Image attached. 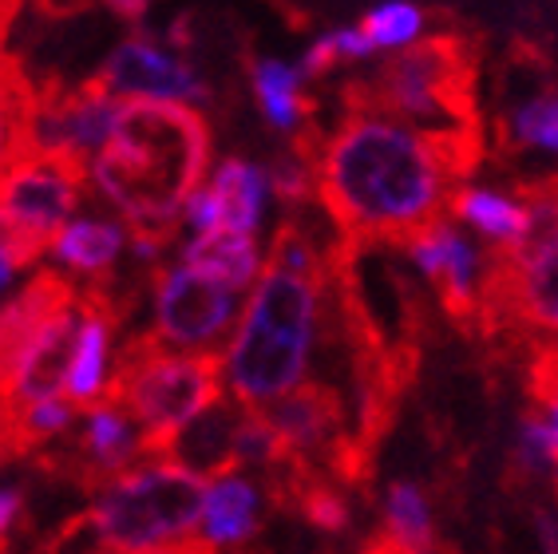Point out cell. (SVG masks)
<instances>
[{
	"label": "cell",
	"instance_id": "6da1fadb",
	"mask_svg": "<svg viewBox=\"0 0 558 554\" xmlns=\"http://www.w3.org/2000/svg\"><path fill=\"white\" fill-rule=\"evenodd\" d=\"M448 182L420 131L385 116L344 111L317 159V203L344 238L404 245L448 218Z\"/></svg>",
	"mask_w": 558,
	"mask_h": 554
},
{
	"label": "cell",
	"instance_id": "7a4b0ae2",
	"mask_svg": "<svg viewBox=\"0 0 558 554\" xmlns=\"http://www.w3.org/2000/svg\"><path fill=\"white\" fill-rule=\"evenodd\" d=\"M210 167V123L186 99L128 96L116 107L108 143L92 159L96 191L123 214L140 262L174 242L186 194Z\"/></svg>",
	"mask_w": 558,
	"mask_h": 554
},
{
	"label": "cell",
	"instance_id": "3957f363",
	"mask_svg": "<svg viewBox=\"0 0 558 554\" xmlns=\"http://www.w3.org/2000/svg\"><path fill=\"white\" fill-rule=\"evenodd\" d=\"M436 33L400 44L368 75H349L341 84V107L361 116H385L420 128H487L480 111V72L487 40L451 12L428 9Z\"/></svg>",
	"mask_w": 558,
	"mask_h": 554
},
{
	"label": "cell",
	"instance_id": "277c9868",
	"mask_svg": "<svg viewBox=\"0 0 558 554\" xmlns=\"http://www.w3.org/2000/svg\"><path fill=\"white\" fill-rule=\"evenodd\" d=\"M322 298L325 289L313 277L266 262L226 349V381L242 405H266L305 376L310 349L317 345Z\"/></svg>",
	"mask_w": 558,
	"mask_h": 554
},
{
	"label": "cell",
	"instance_id": "5b68a950",
	"mask_svg": "<svg viewBox=\"0 0 558 554\" xmlns=\"http://www.w3.org/2000/svg\"><path fill=\"white\" fill-rule=\"evenodd\" d=\"M550 333H558V226L531 242H487L472 337L492 361L519 364L526 345Z\"/></svg>",
	"mask_w": 558,
	"mask_h": 554
},
{
	"label": "cell",
	"instance_id": "8992f818",
	"mask_svg": "<svg viewBox=\"0 0 558 554\" xmlns=\"http://www.w3.org/2000/svg\"><path fill=\"white\" fill-rule=\"evenodd\" d=\"M226 352H171L159 333H135L119 345L111 376L96 405H116L140 424V439H155L186 424L226 393Z\"/></svg>",
	"mask_w": 558,
	"mask_h": 554
},
{
	"label": "cell",
	"instance_id": "52a82bcc",
	"mask_svg": "<svg viewBox=\"0 0 558 554\" xmlns=\"http://www.w3.org/2000/svg\"><path fill=\"white\" fill-rule=\"evenodd\" d=\"M206 480L179 463H140L96 491L104 551H215L203 534Z\"/></svg>",
	"mask_w": 558,
	"mask_h": 554
},
{
	"label": "cell",
	"instance_id": "ba28073f",
	"mask_svg": "<svg viewBox=\"0 0 558 554\" xmlns=\"http://www.w3.org/2000/svg\"><path fill=\"white\" fill-rule=\"evenodd\" d=\"M150 289H155V333L167 345L183 349H215L234 325V289L198 274L183 262L179 269L150 262Z\"/></svg>",
	"mask_w": 558,
	"mask_h": 554
},
{
	"label": "cell",
	"instance_id": "9c48e42d",
	"mask_svg": "<svg viewBox=\"0 0 558 554\" xmlns=\"http://www.w3.org/2000/svg\"><path fill=\"white\" fill-rule=\"evenodd\" d=\"M258 408L281 436V444H286V456L317 463V468H329L333 451L353 436L349 396L329 376L305 384L298 381L290 393L274 396V400H266Z\"/></svg>",
	"mask_w": 558,
	"mask_h": 554
},
{
	"label": "cell",
	"instance_id": "30bf717a",
	"mask_svg": "<svg viewBox=\"0 0 558 554\" xmlns=\"http://www.w3.org/2000/svg\"><path fill=\"white\" fill-rule=\"evenodd\" d=\"M242 424L246 405L234 393H222L167 436L140 439V463H179L203 480L234 475L242 471Z\"/></svg>",
	"mask_w": 558,
	"mask_h": 554
},
{
	"label": "cell",
	"instance_id": "8fae6325",
	"mask_svg": "<svg viewBox=\"0 0 558 554\" xmlns=\"http://www.w3.org/2000/svg\"><path fill=\"white\" fill-rule=\"evenodd\" d=\"M96 75L111 92H123V96H162L186 99V104H206L210 99V84L194 72L191 60L183 52H167L143 28H135L128 40L119 44Z\"/></svg>",
	"mask_w": 558,
	"mask_h": 554
},
{
	"label": "cell",
	"instance_id": "7c38bea8",
	"mask_svg": "<svg viewBox=\"0 0 558 554\" xmlns=\"http://www.w3.org/2000/svg\"><path fill=\"white\" fill-rule=\"evenodd\" d=\"M404 254L416 262V269L428 277L432 293L440 301L444 317L463 333L472 337L475 329V250L472 242L440 218L436 226H428L424 234H416Z\"/></svg>",
	"mask_w": 558,
	"mask_h": 554
},
{
	"label": "cell",
	"instance_id": "4fadbf2b",
	"mask_svg": "<svg viewBox=\"0 0 558 554\" xmlns=\"http://www.w3.org/2000/svg\"><path fill=\"white\" fill-rule=\"evenodd\" d=\"M75 301H80V286L72 277L60 269H36L33 281L9 305H0V400L12 393V384L24 369V357H28L44 325Z\"/></svg>",
	"mask_w": 558,
	"mask_h": 554
},
{
	"label": "cell",
	"instance_id": "5bb4252c",
	"mask_svg": "<svg viewBox=\"0 0 558 554\" xmlns=\"http://www.w3.org/2000/svg\"><path fill=\"white\" fill-rule=\"evenodd\" d=\"M80 321H84V310L75 301V305L60 310L44 325L40 337L28 349V357H24V369L16 376V384H12V393L4 396V405L16 408V405L44 400V396L64 393L68 369H72V357H75V341H80Z\"/></svg>",
	"mask_w": 558,
	"mask_h": 554
},
{
	"label": "cell",
	"instance_id": "9a60e30c",
	"mask_svg": "<svg viewBox=\"0 0 558 554\" xmlns=\"http://www.w3.org/2000/svg\"><path fill=\"white\" fill-rule=\"evenodd\" d=\"M440 534L432 519L428 491L412 480H397L385 495L380 527L365 539V551H436Z\"/></svg>",
	"mask_w": 558,
	"mask_h": 554
},
{
	"label": "cell",
	"instance_id": "2e32d148",
	"mask_svg": "<svg viewBox=\"0 0 558 554\" xmlns=\"http://www.w3.org/2000/svg\"><path fill=\"white\" fill-rule=\"evenodd\" d=\"M246 75L250 87H254V99H258L262 116H266L269 128L293 131L298 123H305L310 116H317V99L305 92V75L301 68L281 64V60H258V56H246Z\"/></svg>",
	"mask_w": 558,
	"mask_h": 554
},
{
	"label": "cell",
	"instance_id": "e0dca14e",
	"mask_svg": "<svg viewBox=\"0 0 558 554\" xmlns=\"http://www.w3.org/2000/svg\"><path fill=\"white\" fill-rule=\"evenodd\" d=\"M550 87H558V68L547 56V48L538 40L515 36L507 44L504 60H499V72H495V119H507L511 111H519Z\"/></svg>",
	"mask_w": 558,
	"mask_h": 554
},
{
	"label": "cell",
	"instance_id": "ac0fdd59",
	"mask_svg": "<svg viewBox=\"0 0 558 554\" xmlns=\"http://www.w3.org/2000/svg\"><path fill=\"white\" fill-rule=\"evenodd\" d=\"M183 262L191 269H198V274L230 286L234 293L238 289H246L262 269L254 234H246V230H226V226L203 230V234L183 250Z\"/></svg>",
	"mask_w": 558,
	"mask_h": 554
},
{
	"label": "cell",
	"instance_id": "d6986e66",
	"mask_svg": "<svg viewBox=\"0 0 558 554\" xmlns=\"http://www.w3.org/2000/svg\"><path fill=\"white\" fill-rule=\"evenodd\" d=\"M203 534L210 546H242L262 534V511H258V487L242 475H222L215 487L206 491L203 511Z\"/></svg>",
	"mask_w": 558,
	"mask_h": 554
},
{
	"label": "cell",
	"instance_id": "ffe728a7",
	"mask_svg": "<svg viewBox=\"0 0 558 554\" xmlns=\"http://www.w3.org/2000/svg\"><path fill=\"white\" fill-rule=\"evenodd\" d=\"M448 214L475 226L487 242H523L526 230H531V214H526V206L519 203L515 194L480 191V186H468V182L451 186Z\"/></svg>",
	"mask_w": 558,
	"mask_h": 554
},
{
	"label": "cell",
	"instance_id": "44dd1931",
	"mask_svg": "<svg viewBox=\"0 0 558 554\" xmlns=\"http://www.w3.org/2000/svg\"><path fill=\"white\" fill-rule=\"evenodd\" d=\"M123 245H128V226L123 222H111V218H80V222L60 226L52 250L68 269L96 277L116 269Z\"/></svg>",
	"mask_w": 558,
	"mask_h": 554
},
{
	"label": "cell",
	"instance_id": "7402d4cb",
	"mask_svg": "<svg viewBox=\"0 0 558 554\" xmlns=\"http://www.w3.org/2000/svg\"><path fill=\"white\" fill-rule=\"evenodd\" d=\"M210 191L218 198V226L226 230H246L254 234L262 222V206H266L269 174L258 171L246 159H226L215 171Z\"/></svg>",
	"mask_w": 558,
	"mask_h": 554
},
{
	"label": "cell",
	"instance_id": "603a6c76",
	"mask_svg": "<svg viewBox=\"0 0 558 554\" xmlns=\"http://www.w3.org/2000/svg\"><path fill=\"white\" fill-rule=\"evenodd\" d=\"M12 412V432H16V448H21V459L40 451L44 444H52L56 436H64L72 427L75 412L80 408L72 400H60V396H44V400H33V405H16Z\"/></svg>",
	"mask_w": 558,
	"mask_h": 554
},
{
	"label": "cell",
	"instance_id": "cb8c5ba5",
	"mask_svg": "<svg viewBox=\"0 0 558 554\" xmlns=\"http://www.w3.org/2000/svg\"><path fill=\"white\" fill-rule=\"evenodd\" d=\"M56 234H60L56 226H44V222H36V218H28V214L0 203V257H4L12 269L36 266V262L56 245Z\"/></svg>",
	"mask_w": 558,
	"mask_h": 554
},
{
	"label": "cell",
	"instance_id": "d4e9b609",
	"mask_svg": "<svg viewBox=\"0 0 558 554\" xmlns=\"http://www.w3.org/2000/svg\"><path fill=\"white\" fill-rule=\"evenodd\" d=\"M523 393L531 405L558 408V333L535 337L523 352Z\"/></svg>",
	"mask_w": 558,
	"mask_h": 554
},
{
	"label": "cell",
	"instance_id": "484cf974",
	"mask_svg": "<svg viewBox=\"0 0 558 554\" xmlns=\"http://www.w3.org/2000/svg\"><path fill=\"white\" fill-rule=\"evenodd\" d=\"M428 24V9H416L409 0H392V4H380L361 21V33L376 44V48H400L420 36V28Z\"/></svg>",
	"mask_w": 558,
	"mask_h": 554
},
{
	"label": "cell",
	"instance_id": "4316f807",
	"mask_svg": "<svg viewBox=\"0 0 558 554\" xmlns=\"http://www.w3.org/2000/svg\"><path fill=\"white\" fill-rule=\"evenodd\" d=\"M337 64H349V56L341 48V36H322V40H313V48L305 52L301 60V75L305 80H317V75H329L337 72Z\"/></svg>",
	"mask_w": 558,
	"mask_h": 554
},
{
	"label": "cell",
	"instance_id": "83f0119b",
	"mask_svg": "<svg viewBox=\"0 0 558 554\" xmlns=\"http://www.w3.org/2000/svg\"><path fill=\"white\" fill-rule=\"evenodd\" d=\"M24 522V491L0 487V551H9V531Z\"/></svg>",
	"mask_w": 558,
	"mask_h": 554
},
{
	"label": "cell",
	"instance_id": "f1b7e54d",
	"mask_svg": "<svg viewBox=\"0 0 558 554\" xmlns=\"http://www.w3.org/2000/svg\"><path fill=\"white\" fill-rule=\"evenodd\" d=\"M33 4L48 21H72V16H84V12L96 9V0H33Z\"/></svg>",
	"mask_w": 558,
	"mask_h": 554
},
{
	"label": "cell",
	"instance_id": "f546056e",
	"mask_svg": "<svg viewBox=\"0 0 558 554\" xmlns=\"http://www.w3.org/2000/svg\"><path fill=\"white\" fill-rule=\"evenodd\" d=\"M12 459H21V448H16V432H12L9 405L0 400V468H4V463H12Z\"/></svg>",
	"mask_w": 558,
	"mask_h": 554
},
{
	"label": "cell",
	"instance_id": "4dcf8cb0",
	"mask_svg": "<svg viewBox=\"0 0 558 554\" xmlns=\"http://www.w3.org/2000/svg\"><path fill=\"white\" fill-rule=\"evenodd\" d=\"M531 522H535L538 546H543V551H558V519L555 515L535 507V511H531Z\"/></svg>",
	"mask_w": 558,
	"mask_h": 554
},
{
	"label": "cell",
	"instance_id": "1f68e13d",
	"mask_svg": "<svg viewBox=\"0 0 558 554\" xmlns=\"http://www.w3.org/2000/svg\"><path fill=\"white\" fill-rule=\"evenodd\" d=\"M111 12H116L119 21H128V24H140L143 16H147V9L155 4V0H104Z\"/></svg>",
	"mask_w": 558,
	"mask_h": 554
},
{
	"label": "cell",
	"instance_id": "d6a6232c",
	"mask_svg": "<svg viewBox=\"0 0 558 554\" xmlns=\"http://www.w3.org/2000/svg\"><path fill=\"white\" fill-rule=\"evenodd\" d=\"M24 9V0H0V52H4V40H9L12 24H16V12Z\"/></svg>",
	"mask_w": 558,
	"mask_h": 554
},
{
	"label": "cell",
	"instance_id": "836d02e7",
	"mask_svg": "<svg viewBox=\"0 0 558 554\" xmlns=\"http://www.w3.org/2000/svg\"><path fill=\"white\" fill-rule=\"evenodd\" d=\"M12 274H16V269H12V266H9V262H4V257H0V293H4V289H9Z\"/></svg>",
	"mask_w": 558,
	"mask_h": 554
},
{
	"label": "cell",
	"instance_id": "e575fe53",
	"mask_svg": "<svg viewBox=\"0 0 558 554\" xmlns=\"http://www.w3.org/2000/svg\"><path fill=\"white\" fill-rule=\"evenodd\" d=\"M550 427H555V463H558V408H550Z\"/></svg>",
	"mask_w": 558,
	"mask_h": 554
}]
</instances>
